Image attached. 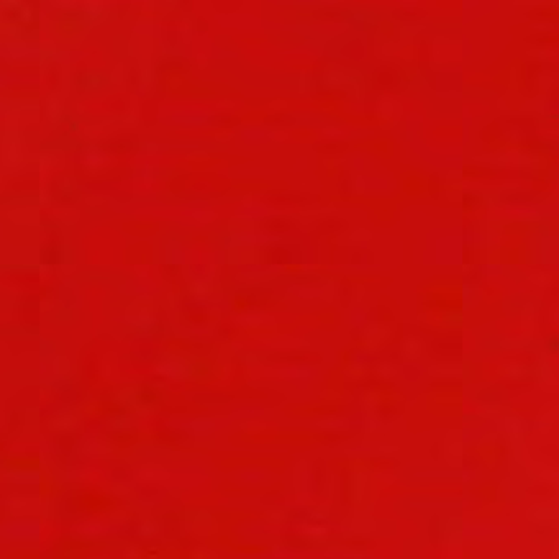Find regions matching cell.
Segmentation results:
<instances>
[{"label": "cell", "mask_w": 559, "mask_h": 559, "mask_svg": "<svg viewBox=\"0 0 559 559\" xmlns=\"http://www.w3.org/2000/svg\"><path fill=\"white\" fill-rule=\"evenodd\" d=\"M264 200L274 207H293V205H305L312 204L317 200V195L297 192V191H277L264 195Z\"/></svg>", "instance_id": "cell-1"}, {"label": "cell", "mask_w": 559, "mask_h": 559, "mask_svg": "<svg viewBox=\"0 0 559 559\" xmlns=\"http://www.w3.org/2000/svg\"><path fill=\"white\" fill-rule=\"evenodd\" d=\"M372 82L374 87L379 90H389L399 86L400 82V76L395 71L394 67L390 66H381L377 67L374 74H372Z\"/></svg>", "instance_id": "cell-2"}, {"label": "cell", "mask_w": 559, "mask_h": 559, "mask_svg": "<svg viewBox=\"0 0 559 559\" xmlns=\"http://www.w3.org/2000/svg\"><path fill=\"white\" fill-rule=\"evenodd\" d=\"M138 146V138L133 133H122L114 138H110L105 143V150L114 153V155H123V153H130L136 150Z\"/></svg>", "instance_id": "cell-3"}, {"label": "cell", "mask_w": 559, "mask_h": 559, "mask_svg": "<svg viewBox=\"0 0 559 559\" xmlns=\"http://www.w3.org/2000/svg\"><path fill=\"white\" fill-rule=\"evenodd\" d=\"M41 259L46 264H58L61 259V238L58 232H50L41 249Z\"/></svg>", "instance_id": "cell-4"}, {"label": "cell", "mask_w": 559, "mask_h": 559, "mask_svg": "<svg viewBox=\"0 0 559 559\" xmlns=\"http://www.w3.org/2000/svg\"><path fill=\"white\" fill-rule=\"evenodd\" d=\"M263 228L271 233H284L293 228V220L287 216H269L263 221Z\"/></svg>", "instance_id": "cell-5"}, {"label": "cell", "mask_w": 559, "mask_h": 559, "mask_svg": "<svg viewBox=\"0 0 559 559\" xmlns=\"http://www.w3.org/2000/svg\"><path fill=\"white\" fill-rule=\"evenodd\" d=\"M313 150L321 153V155H338L348 150V143L340 141V139H321V141L313 144Z\"/></svg>", "instance_id": "cell-6"}, {"label": "cell", "mask_w": 559, "mask_h": 559, "mask_svg": "<svg viewBox=\"0 0 559 559\" xmlns=\"http://www.w3.org/2000/svg\"><path fill=\"white\" fill-rule=\"evenodd\" d=\"M348 228V223L343 218H338V216H330V218H325L320 221L318 225V233L321 235H334V233H341Z\"/></svg>", "instance_id": "cell-7"}, {"label": "cell", "mask_w": 559, "mask_h": 559, "mask_svg": "<svg viewBox=\"0 0 559 559\" xmlns=\"http://www.w3.org/2000/svg\"><path fill=\"white\" fill-rule=\"evenodd\" d=\"M266 261L271 264H289L292 261V254L284 246H269L264 253Z\"/></svg>", "instance_id": "cell-8"}, {"label": "cell", "mask_w": 559, "mask_h": 559, "mask_svg": "<svg viewBox=\"0 0 559 559\" xmlns=\"http://www.w3.org/2000/svg\"><path fill=\"white\" fill-rule=\"evenodd\" d=\"M264 123L271 127H292L295 123V118L289 114H269L264 118Z\"/></svg>", "instance_id": "cell-9"}, {"label": "cell", "mask_w": 559, "mask_h": 559, "mask_svg": "<svg viewBox=\"0 0 559 559\" xmlns=\"http://www.w3.org/2000/svg\"><path fill=\"white\" fill-rule=\"evenodd\" d=\"M210 123L220 128H233L236 125L241 123V118L236 115H232V114H220V115L212 117Z\"/></svg>", "instance_id": "cell-10"}, {"label": "cell", "mask_w": 559, "mask_h": 559, "mask_svg": "<svg viewBox=\"0 0 559 559\" xmlns=\"http://www.w3.org/2000/svg\"><path fill=\"white\" fill-rule=\"evenodd\" d=\"M425 15H426L425 10L415 9V7H402V9H397L394 12V17L399 20H415V18L425 17Z\"/></svg>", "instance_id": "cell-11"}, {"label": "cell", "mask_w": 559, "mask_h": 559, "mask_svg": "<svg viewBox=\"0 0 559 559\" xmlns=\"http://www.w3.org/2000/svg\"><path fill=\"white\" fill-rule=\"evenodd\" d=\"M338 192L345 200H348L353 194V184H351V176L349 172L343 171L338 177Z\"/></svg>", "instance_id": "cell-12"}, {"label": "cell", "mask_w": 559, "mask_h": 559, "mask_svg": "<svg viewBox=\"0 0 559 559\" xmlns=\"http://www.w3.org/2000/svg\"><path fill=\"white\" fill-rule=\"evenodd\" d=\"M189 62L185 59H167L161 62L159 69L161 71H184Z\"/></svg>", "instance_id": "cell-13"}, {"label": "cell", "mask_w": 559, "mask_h": 559, "mask_svg": "<svg viewBox=\"0 0 559 559\" xmlns=\"http://www.w3.org/2000/svg\"><path fill=\"white\" fill-rule=\"evenodd\" d=\"M338 295H340V300H341V305L343 307H348L349 300H351V295H353V289H351V284H349L346 279L345 281L340 282V290H338Z\"/></svg>", "instance_id": "cell-14"}, {"label": "cell", "mask_w": 559, "mask_h": 559, "mask_svg": "<svg viewBox=\"0 0 559 559\" xmlns=\"http://www.w3.org/2000/svg\"><path fill=\"white\" fill-rule=\"evenodd\" d=\"M443 192V177L438 174H433L430 177V194L435 199H439V195Z\"/></svg>", "instance_id": "cell-15"}, {"label": "cell", "mask_w": 559, "mask_h": 559, "mask_svg": "<svg viewBox=\"0 0 559 559\" xmlns=\"http://www.w3.org/2000/svg\"><path fill=\"white\" fill-rule=\"evenodd\" d=\"M125 107H127V100H125V97H114V99H110L107 102V108L114 110V111H122V110H125Z\"/></svg>", "instance_id": "cell-16"}, {"label": "cell", "mask_w": 559, "mask_h": 559, "mask_svg": "<svg viewBox=\"0 0 559 559\" xmlns=\"http://www.w3.org/2000/svg\"><path fill=\"white\" fill-rule=\"evenodd\" d=\"M315 17L317 18H321V20H340L341 15L338 10L334 9H325V10H318L315 12Z\"/></svg>", "instance_id": "cell-17"}, {"label": "cell", "mask_w": 559, "mask_h": 559, "mask_svg": "<svg viewBox=\"0 0 559 559\" xmlns=\"http://www.w3.org/2000/svg\"><path fill=\"white\" fill-rule=\"evenodd\" d=\"M479 197H480V195H479ZM477 197V195L476 194H472V192H466L464 194V207L466 208H469V210H472V208H476L479 204H480V199Z\"/></svg>", "instance_id": "cell-18"}, {"label": "cell", "mask_w": 559, "mask_h": 559, "mask_svg": "<svg viewBox=\"0 0 559 559\" xmlns=\"http://www.w3.org/2000/svg\"><path fill=\"white\" fill-rule=\"evenodd\" d=\"M185 307H189V309H192L191 312H189V317H191V318H194V320H197V321H202V320H204L205 318V313H204V310H200L202 309V307H199L197 304H187Z\"/></svg>", "instance_id": "cell-19"}, {"label": "cell", "mask_w": 559, "mask_h": 559, "mask_svg": "<svg viewBox=\"0 0 559 559\" xmlns=\"http://www.w3.org/2000/svg\"><path fill=\"white\" fill-rule=\"evenodd\" d=\"M559 299V284H554L553 287H549L546 295H544V300H546L548 304H553V300Z\"/></svg>", "instance_id": "cell-20"}]
</instances>
